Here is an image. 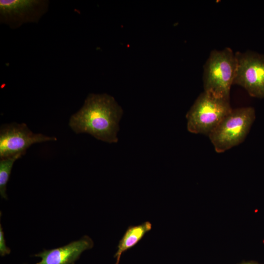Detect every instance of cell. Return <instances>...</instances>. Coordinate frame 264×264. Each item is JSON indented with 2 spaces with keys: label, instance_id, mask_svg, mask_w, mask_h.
<instances>
[{
  "label": "cell",
  "instance_id": "6",
  "mask_svg": "<svg viewBox=\"0 0 264 264\" xmlns=\"http://www.w3.org/2000/svg\"><path fill=\"white\" fill-rule=\"evenodd\" d=\"M56 140L54 137L33 132L25 123L3 124L0 129V158L23 155L32 144Z\"/></svg>",
  "mask_w": 264,
  "mask_h": 264
},
{
  "label": "cell",
  "instance_id": "12",
  "mask_svg": "<svg viewBox=\"0 0 264 264\" xmlns=\"http://www.w3.org/2000/svg\"><path fill=\"white\" fill-rule=\"evenodd\" d=\"M258 264L249 262V263H243V264Z\"/></svg>",
  "mask_w": 264,
  "mask_h": 264
},
{
  "label": "cell",
  "instance_id": "1",
  "mask_svg": "<svg viewBox=\"0 0 264 264\" xmlns=\"http://www.w3.org/2000/svg\"><path fill=\"white\" fill-rule=\"evenodd\" d=\"M122 114L112 96L90 94L82 108L71 116L68 125L76 133H88L102 141L116 143Z\"/></svg>",
  "mask_w": 264,
  "mask_h": 264
},
{
  "label": "cell",
  "instance_id": "4",
  "mask_svg": "<svg viewBox=\"0 0 264 264\" xmlns=\"http://www.w3.org/2000/svg\"><path fill=\"white\" fill-rule=\"evenodd\" d=\"M232 109L230 99L217 98L203 91L186 115L187 130L208 136Z\"/></svg>",
  "mask_w": 264,
  "mask_h": 264
},
{
  "label": "cell",
  "instance_id": "10",
  "mask_svg": "<svg viewBox=\"0 0 264 264\" xmlns=\"http://www.w3.org/2000/svg\"><path fill=\"white\" fill-rule=\"evenodd\" d=\"M22 155L1 158L0 160V194L1 197L7 199L6 186L9 179L11 170L15 161Z\"/></svg>",
  "mask_w": 264,
  "mask_h": 264
},
{
  "label": "cell",
  "instance_id": "11",
  "mask_svg": "<svg viewBox=\"0 0 264 264\" xmlns=\"http://www.w3.org/2000/svg\"><path fill=\"white\" fill-rule=\"evenodd\" d=\"M10 249L6 246L2 226H0V254L4 256L10 253Z\"/></svg>",
  "mask_w": 264,
  "mask_h": 264
},
{
  "label": "cell",
  "instance_id": "7",
  "mask_svg": "<svg viewBox=\"0 0 264 264\" xmlns=\"http://www.w3.org/2000/svg\"><path fill=\"white\" fill-rule=\"evenodd\" d=\"M93 246L92 239L85 236L78 241L53 249L44 250L36 254L35 257L41 258L36 264H74L81 254Z\"/></svg>",
  "mask_w": 264,
  "mask_h": 264
},
{
  "label": "cell",
  "instance_id": "9",
  "mask_svg": "<svg viewBox=\"0 0 264 264\" xmlns=\"http://www.w3.org/2000/svg\"><path fill=\"white\" fill-rule=\"evenodd\" d=\"M152 228V224L148 221L137 225L129 226L119 242L117 250L114 255L116 260L115 264H119L122 254L136 245Z\"/></svg>",
  "mask_w": 264,
  "mask_h": 264
},
{
  "label": "cell",
  "instance_id": "8",
  "mask_svg": "<svg viewBox=\"0 0 264 264\" xmlns=\"http://www.w3.org/2000/svg\"><path fill=\"white\" fill-rule=\"evenodd\" d=\"M41 4V1L34 0H0L1 17L7 21H30L36 18Z\"/></svg>",
  "mask_w": 264,
  "mask_h": 264
},
{
  "label": "cell",
  "instance_id": "5",
  "mask_svg": "<svg viewBox=\"0 0 264 264\" xmlns=\"http://www.w3.org/2000/svg\"><path fill=\"white\" fill-rule=\"evenodd\" d=\"M237 67L233 85L244 88L249 95L264 98V55L252 51L235 52Z\"/></svg>",
  "mask_w": 264,
  "mask_h": 264
},
{
  "label": "cell",
  "instance_id": "2",
  "mask_svg": "<svg viewBox=\"0 0 264 264\" xmlns=\"http://www.w3.org/2000/svg\"><path fill=\"white\" fill-rule=\"evenodd\" d=\"M236 67V54L231 48L211 51L203 66V91L217 98L230 99Z\"/></svg>",
  "mask_w": 264,
  "mask_h": 264
},
{
  "label": "cell",
  "instance_id": "3",
  "mask_svg": "<svg viewBox=\"0 0 264 264\" xmlns=\"http://www.w3.org/2000/svg\"><path fill=\"white\" fill-rule=\"evenodd\" d=\"M255 117L253 107L232 109L208 136L216 152L222 153L242 143L249 132Z\"/></svg>",
  "mask_w": 264,
  "mask_h": 264
}]
</instances>
